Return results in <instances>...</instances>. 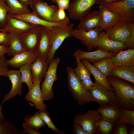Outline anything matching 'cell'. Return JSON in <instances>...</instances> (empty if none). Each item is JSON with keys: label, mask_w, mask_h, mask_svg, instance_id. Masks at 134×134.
<instances>
[{"label": "cell", "mask_w": 134, "mask_h": 134, "mask_svg": "<svg viewBox=\"0 0 134 134\" xmlns=\"http://www.w3.org/2000/svg\"><path fill=\"white\" fill-rule=\"evenodd\" d=\"M73 132L74 134H88L81 126L75 123L73 124Z\"/></svg>", "instance_id": "cell-46"}, {"label": "cell", "mask_w": 134, "mask_h": 134, "mask_svg": "<svg viewBox=\"0 0 134 134\" xmlns=\"http://www.w3.org/2000/svg\"><path fill=\"white\" fill-rule=\"evenodd\" d=\"M127 24L130 28L131 34L128 39L124 43L127 48L134 49V22Z\"/></svg>", "instance_id": "cell-41"}, {"label": "cell", "mask_w": 134, "mask_h": 134, "mask_svg": "<svg viewBox=\"0 0 134 134\" xmlns=\"http://www.w3.org/2000/svg\"><path fill=\"white\" fill-rule=\"evenodd\" d=\"M133 125H132L131 127L129 129H128V133L129 134H134V127Z\"/></svg>", "instance_id": "cell-52"}, {"label": "cell", "mask_w": 134, "mask_h": 134, "mask_svg": "<svg viewBox=\"0 0 134 134\" xmlns=\"http://www.w3.org/2000/svg\"><path fill=\"white\" fill-rule=\"evenodd\" d=\"M100 32L99 27L88 31L73 29L71 35L72 36L80 40L89 51L97 47V41Z\"/></svg>", "instance_id": "cell-10"}, {"label": "cell", "mask_w": 134, "mask_h": 134, "mask_svg": "<svg viewBox=\"0 0 134 134\" xmlns=\"http://www.w3.org/2000/svg\"><path fill=\"white\" fill-rule=\"evenodd\" d=\"M68 87L74 100L80 106L95 101L89 91L83 87L81 80L70 67H67Z\"/></svg>", "instance_id": "cell-2"}, {"label": "cell", "mask_w": 134, "mask_h": 134, "mask_svg": "<svg viewBox=\"0 0 134 134\" xmlns=\"http://www.w3.org/2000/svg\"><path fill=\"white\" fill-rule=\"evenodd\" d=\"M8 66L5 57L0 58V76L3 75L7 77L9 70Z\"/></svg>", "instance_id": "cell-43"}, {"label": "cell", "mask_w": 134, "mask_h": 134, "mask_svg": "<svg viewBox=\"0 0 134 134\" xmlns=\"http://www.w3.org/2000/svg\"><path fill=\"white\" fill-rule=\"evenodd\" d=\"M13 15L16 18L28 23L48 27L53 26H63L68 24L69 22L65 21L54 23L39 18L32 12L22 15Z\"/></svg>", "instance_id": "cell-19"}, {"label": "cell", "mask_w": 134, "mask_h": 134, "mask_svg": "<svg viewBox=\"0 0 134 134\" xmlns=\"http://www.w3.org/2000/svg\"><path fill=\"white\" fill-rule=\"evenodd\" d=\"M50 36L49 28L43 26L39 43L35 52L38 57L46 61L52 47L50 42Z\"/></svg>", "instance_id": "cell-18"}, {"label": "cell", "mask_w": 134, "mask_h": 134, "mask_svg": "<svg viewBox=\"0 0 134 134\" xmlns=\"http://www.w3.org/2000/svg\"><path fill=\"white\" fill-rule=\"evenodd\" d=\"M41 81L34 83L32 88L29 90L25 97L28 101H30L34 104L35 108L39 111L47 109V106L44 103L40 87Z\"/></svg>", "instance_id": "cell-20"}, {"label": "cell", "mask_w": 134, "mask_h": 134, "mask_svg": "<svg viewBox=\"0 0 134 134\" xmlns=\"http://www.w3.org/2000/svg\"><path fill=\"white\" fill-rule=\"evenodd\" d=\"M30 5L32 12L37 16L50 22L54 13L58 9L57 6L49 5L41 0H33Z\"/></svg>", "instance_id": "cell-13"}, {"label": "cell", "mask_w": 134, "mask_h": 134, "mask_svg": "<svg viewBox=\"0 0 134 134\" xmlns=\"http://www.w3.org/2000/svg\"><path fill=\"white\" fill-rule=\"evenodd\" d=\"M12 37L9 46L8 47L7 53L9 56H13L18 54L26 51L25 48L19 37V34L10 33Z\"/></svg>", "instance_id": "cell-27"}, {"label": "cell", "mask_w": 134, "mask_h": 134, "mask_svg": "<svg viewBox=\"0 0 134 134\" xmlns=\"http://www.w3.org/2000/svg\"><path fill=\"white\" fill-rule=\"evenodd\" d=\"M121 0H103V2L105 4L114 3L120 1Z\"/></svg>", "instance_id": "cell-51"}, {"label": "cell", "mask_w": 134, "mask_h": 134, "mask_svg": "<svg viewBox=\"0 0 134 134\" xmlns=\"http://www.w3.org/2000/svg\"><path fill=\"white\" fill-rule=\"evenodd\" d=\"M83 64L87 68L96 80L101 84L107 89L114 92V90L109 84L107 78L97 68L91 64L88 60L83 59L81 60Z\"/></svg>", "instance_id": "cell-25"}, {"label": "cell", "mask_w": 134, "mask_h": 134, "mask_svg": "<svg viewBox=\"0 0 134 134\" xmlns=\"http://www.w3.org/2000/svg\"><path fill=\"white\" fill-rule=\"evenodd\" d=\"M127 124H115L112 133L113 134H128V127Z\"/></svg>", "instance_id": "cell-40"}, {"label": "cell", "mask_w": 134, "mask_h": 134, "mask_svg": "<svg viewBox=\"0 0 134 134\" xmlns=\"http://www.w3.org/2000/svg\"><path fill=\"white\" fill-rule=\"evenodd\" d=\"M12 36L10 33L5 32H0V45L7 47L9 45Z\"/></svg>", "instance_id": "cell-42"}, {"label": "cell", "mask_w": 134, "mask_h": 134, "mask_svg": "<svg viewBox=\"0 0 134 134\" xmlns=\"http://www.w3.org/2000/svg\"><path fill=\"white\" fill-rule=\"evenodd\" d=\"M9 8L5 0H0V29L3 28L7 23V16Z\"/></svg>", "instance_id": "cell-38"}, {"label": "cell", "mask_w": 134, "mask_h": 134, "mask_svg": "<svg viewBox=\"0 0 134 134\" xmlns=\"http://www.w3.org/2000/svg\"><path fill=\"white\" fill-rule=\"evenodd\" d=\"M103 0H73L67 10L70 18L80 21L91 11L94 5L100 4Z\"/></svg>", "instance_id": "cell-7"}, {"label": "cell", "mask_w": 134, "mask_h": 134, "mask_svg": "<svg viewBox=\"0 0 134 134\" xmlns=\"http://www.w3.org/2000/svg\"><path fill=\"white\" fill-rule=\"evenodd\" d=\"M35 52L25 51L16 54L9 60H7L8 65L12 67L18 68L27 64H32L38 58Z\"/></svg>", "instance_id": "cell-21"}, {"label": "cell", "mask_w": 134, "mask_h": 134, "mask_svg": "<svg viewBox=\"0 0 134 134\" xmlns=\"http://www.w3.org/2000/svg\"><path fill=\"white\" fill-rule=\"evenodd\" d=\"M110 11L118 14L123 21L127 23L134 22V0H121L117 2L105 4Z\"/></svg>", "instance_id": "cell-8"}, {"label": "cell", "mask_w": 134, "mask_h": 134, "mask_svg": "<svg viewBox=\"0 0 134 134\" xmlns=\"http://www.w3.org/2000/svg\"><path fill=\"white\" fill-rule=\"evenodd\" d=\"M115 124L112 121L101 117L98 126L96 134H111Z\"/></svg>", "instance_id": "cell-35"}, {"label": "cell", "mask_w": 134, "mask_h": 134, "mask_svg": "<svg viewBox=\"0 0 134 134\" xmlns=\"http://www.w3.org/2000/svg\"><path fill=\"white\" fill-rule=\"evenodd\" d=\"M100 24L99 11H95L89 13L80 20L76 29L88 31L99 27Z\"/></svg>", "instance_id": "cell-23"}, {"label": "cell", "mask_w": 134, "mask_h": 134, "mask_svg": "<svg viewBox=\"0 0 134 134\" xmlns=\"http://www.w3.org/2000/svg\"></svg>", "instance_id": "cell-54"}, {"label": "cell", "mask_w": 134, "mask_h": 134, "mask_svg": "<svg viewBox=\"0 0 134 134\" xmlns=\"http://www.w3.org/2000/svg\"><path fill=\"white\" fill-rule=\"evenodd\" d=\"M8 47L0 45V58L5 57L4 55L7 52Z\"/></svg>", "instance_id": "cell-48"}, {"label": "cell", "mask_w": 134, "mask_h": 134, "mask_svg": "<svg viewBox=\"0 0 134 134\" xmlns=\"http://www.w3.org/2000/svg\"><path fill=\"white\" fill-rule=\"evenodd\" d=\"M120 109L118 105H115L104 108H99L97 110L102 117L110 120L115 124Z\"/></svg>", "instance_id": "cell-30"}, {"label": "cell", "mask_w": 134, "mask_h": 134, "mask_svg": "<svg viewBox=\"0 0 134 134\" xmlns=\"http://www.w3.org/2000/svg\"><path fill=\"white\" fill-rule=\"evenodd\" d=\"M60 61L59 58H54L49 65L44 80L40 87L44 100H50L53 98L52 87L54 82L58 79L57 69Z\"/></svg>", "instance_id": "cell-5"}, {"label": "cell", "mask_w": 134, "mask_h": 134, "mask_svg": "<svg viewBox=\"0 0 134 134\" xmlns=\"http://www.w3.org/2000/svg\"><path fill=\"white\" fill-rule=\"evenodd\" d=\"M7 77L10 81L12 84L11 89L8 93L4 95L1 105L12 98H15L17 95H21L22 93L21 74L20 70L12 69L8 70Z\"/></svg>", "instance_id": "cell-14"}, {"label": "cell", "mask_w": 134, "mask_h": 134, "mask_svg": "<svg viewBox=\"0 0 134 134\" xmlns=\"http://www.w3.org/2000/svg\"><path fill=\"white\" fill-rule=\"evenodd\" d=\"M113 66H134V49L121 50L112 58Z\"/></svg>", "instance_id": "cell-22"}, {"label": "cell", "mask_w": 134, "mask_h": 134, "mask_svg": "<svg viewBox=\"0 0 134 134\" xmlns=\"http://www.w3.org/2000/svg\"><path fill=\"white\" fill-rule=\"evenodd\" d=\"M9 8L8 14L12 15H20L30 13L31 10L18 0H5Z\"/></svg>", "instance_id": "cell-28"}, {"label": "cell", "mask_w": 134, "mask_h": 134, "mask_svg": "<svg viewBox=\"0 0 134 134\" xmlns=\"http://www.w3.org/2000/svg\"><path fill=\"white\" fill-rule=\"evenodd\" d=\"M117 53L115 52H105L98 48L96 50L91 52H86L80 49L77 50L73 53V55L76 58H79L81 60L86 59L94 63L105 57H113Z\"/></svg>", "instance_id": "cell-17"}, {"label": "cell", "mask_w": 134, "mask_h": 134, "mask_svg": "<svg viewBox=\"0 0 134 134\" xmlns=\"http://www.w3.org/2000/svg\"><path fill=\"white\" fill-rule=\"evenodd\" d=\"M99 8L100 32L103 30L106 31L117 22L122 21L118 14L109 10L103 1L99 6Z\"/></svg>", "instance_id": "cell-12"}, {"label": "cell", "mask_w": 134, "mask_h": 134, "mask_svg": "<svg viewBox=\"0 0 134 134\" xmlns=\"http://www.w3.org/2000/svg\"><path fill=\"white\" fill-rule=\"evenodd\" d=\"M110 76L119 78L134 84V66H113Z\"/></svg>", "instance_id": "cell-26"}, {"label": "cell", "mask_w": 134, "mask_h": 134, "mask_svg": "<svg viewBox=\"0 0 134 134\" xmlns=\"http://www.w3.org/2000/svg\"><path fill=\"white\" fill-rule=\"evenodd\" d=\"M116 123H126L134 126V110L120 108Z\"/></svg>", "instance_id": "cell-33"}, {"label": "cell", "mask_w": 134, "mask_h": 134, "mask_svg": "<svg viewBox=\"0 0 134 134\" xmlns=\"http://www.w3.org/2000/svg\"><path fill=\"white\" fill-rule=\"evenodd\" d=\"M31 64H27L20 66V70L21 74V81L27 85L29 90L33 87L34 83L33 81L31 69Z\"/></svg>", "instance_id": "cell-31"}, {"label": "cell", "mask_w": 134, "mask_h": 134, "mask_svg": "<svg viewBox=\"0 0 134 134\" xmlns=\"http://www.w3.org/2000/svg\"><path fill=\"white\" fill-rule=\"evenodd\" d=\"M49 64L46 61L38 57L31 65L32 77L33 83L41 81L47 71Z\"/></svg>", "instance_id": "cell-24"}, {"label": "cell", "mask_w": 134, "mask_h": 134, "mask_svg": "<svg viewBox=\"0 0 134 134\" xmlns=\"http://www.w3.org/2000/svg\"><path fill=\"white\" fill-rule=\"evenodd\" d=\"M81 82L83 87L89 91L94 86V83L92 82L91 79L82 80Z\"/></svg>", "instance_id": "cell-45"}, {"label": "cell", "mask_w": 134, "mask_h": 134, "mask_svg": "<svg viewBox=\"0 0 134 134\" xmlns=\"http://www.w3.org/2000/svg\"><path fill=\"white\" fill-rule=\"evenodd\" d=\"M22 131L7 121H0V134H21Z\"/></svg>", "instance_id": "cell-36"}, {"label": "cell", "mask_w": 134, "mask_h": 134, "mask_svg": "<svg viewBox=\"0 0 134 134\" xmlns=\"http://www.w3.org/2000/svg\"><path fill=\"white\" fill-rule=\"evenodd\" d=\"M107 78L117 97L118 106L121 109L134 110V84L115 76Z\"/></svg>", "instance_id": "cell-1"}, {"label": "cell", "mask_w": 134, "mask_h": 134, "mask_svg": "<svg viewBox=\"0 0 134 134\" xmlns=\"http://www.w3.org/2000/svg\"><path fill=\"white\" fill-rule=\"evenodd\" d=\"M97 47L105 52L116 53L127 49L124 43L109 39L104 31L100 33L97 41Z\"/></svg>", "instance_id": "cell-16"}, {"label": "cell", "mask_w": 134, "mask_h": 134, "mask_svg": "<svg viewBox=\"0 0 134 134\" xmlns=\"http://www.w3.org/2000/svg\"><path fill=\"white\" fill-rule=\"evenodd\" d=\"M51 0L53 2L56 3V0Z\"/></svg>", "instance_id": "cell-53"}, {"label": "cell", "mask_w": 134, "mask_h": 134, "mask_svg": "<svg viewBox=\"0 0 134 134\" xmlns=\"http://www.w3.org/2000/svg\"><path fill=\"white\" fill-rule=\"evenodd\" d=\"M24 4L28 6L30 5L33 0H18Z\"/></svg>", "instance_id": "cell-49"}, {"label": "cell", "mask_w": 134, "mask_h": 134, "mask_svg": "<svg viewBox=\"0 0 134 134\" xmlns=\"http://www.w3.org/2000/svg\"><path fill=\"white\" fill-rule=\"evenodd\" d=\"M74 25L72 23L63 26L49 27L50 40L52 47L46 61L49 65L54 59L57 50L67 38L72 36L71 33Z\"/></svg>", "instance_id": "cell-3"}, {"label": "cell", "mask_w": 134, "mask_h": 134, "mask_svg": "<svg viewBox=\"0 0 134 134\" xmlns=\"http://www.w3.org/2000/svg\"><path fill=\"white\" fill-rule=\"evenodd\" d=\"M112 57H105L92 64L98 69L107 78L110 75L113 67L111 59Z\"/></svg>", "instance_id": "cell-32"}, {"label": "cell", "mask_w": 134, "mask_h": 134, "mask_svg": "<svg viewBox=\"0 0 134 134\" xmlns=\"http://www.w3.org/2000/svg\"><path fill=\"white\" fill-rule=\"evenodd\" d=\"M94 83V87L89 92L95 101L98 103L99 108L118 106V99L114 92L109 91L96 80Z\"/></svg>", "instance_id": "cell-4"}, {"label": "cell", "mask_w": 134, "mask_h": 134, "mask_svg": "<svg viewBox=\"0 0 134 134\" xmlns=\"http://www.w3.org/2000/svg\"><path fill=\"white\" fill-rule=\"evenodd\" d=\"M64 9L59 8L53 14L51 22L58 23L65 21H69Z\"/></svg>", "instance_id": "cell-39"}, {"label": "cell", "mask_w": 134, "mask_h": 134, "mask_svg": "<svg viewBox=\"0 0 134 134\" xmlns=\"http://www.w3.org/2000/svg\"><path fill=\"white\" fill-rule=\"evenodd\" d=\"M42 27L36 25L29 31L20 34V39L26 51L35 52L39 43Z\"/></svg>", "instance_id": "cell-9"}, {"label": "cell", "mask_w": 134, "mask_h": 134, "mask_svg": "<svg viewBox=\"0 0 134 134\" xmlns=\"http://www.w3.org/2000/svg\"><path fill=\"white\" fill-rule=\"evenodd\" d=\"M106 32L110 39L123 43L128 39L131 34L130 27L127 23L122 20L116 23Z\"/></svg>", "instance_id": "cell-11"}, {"label": "cell", "mask_w": 134, "mask_h": 134, "mask_svg": "<svg viewBox=\"0 0 134 134\" xmlns=\"http://www.w3.org/2000/svg\"><path fill=\"white\" fill-rule=\"evenodd\" d=\"M23 125L38 130L46 126V124L38 112L34 115H29L24 117Z\"/></svg>", "instance_id": "cell-29"}, {"label": "cell", "mask_w": 134, "mask_h": 134, "mask_svg": "<svg viewBox=\"0 0 134 134\" xmlns=\"http://www.w3.org/2000/svg\"><path fill=\"white\" fill-rule=\"evenodd\" d=\"M23 126L24 130L23 131H22V134L27 133L29 134H42L38 130L27 126L24 125H23Z\"/></svg>", "instance_id": "cell-47"}, {"label": "cell", "mask_w": 134, "mask_h": 134, "mask_svg": "<svg viewBox=\"0 0 134 134\" xmlns=\"http://www.w3.org/2000/svg\"><path fill=\"white\" fill-rule=\"evenodd\" d=\"M101 117L97 110L91 109L84 114L76 115L74 122L80 125L88 134H96Z\"/></svg>", "instance_id": "cell-6"}, {"label": "cell", "mask_w": 134, "mask_h": 134, "mask_svg": "<svg viewBox=\"0 0 134 134\" xmlns=\"http://www.w3.org/2000/svg\"><path fill=\"white\" fill-rule=\"evenodd\" d=\"M76 58L77 66L73 69L77 76L81 81L91 79V73L82 63L81 60L79 58Z\"/></svg>", "instance_id": "cell-34"}, {"label": "cell", "mask_w": 134, "mask_h": 134, "mask_svg": "<svg viewBox=\"0 0 134 134\" xmlns=\"http://www.w3.org/2000/svg\"><path fill=\"white\" fill-rule=\"evenodd\" d=\"M39 113L46 125L52 131L59 134L65 133L64 132L59 129L55 126L50 118L47 109L39 110Z\"/></svg>", "instance_id": "cell-37"}, {"label": "cell", "mask_w": 134, "mask_h": 134, "mask_svg": "<svg viewBox=\"0 0 134 134\" xmlns=\"http://www.w3.org/2000/svg\"><path fill=\"white\" fill-rule=\"evenodd\" d=\"M6 25L0 31L21 34L27 32L36 25L28 23L19 20L13 15L7 14Z\"/></svg>", "instance_id": "cell-15"}, {"label": "cell", "mask_w": 134, "mask_h": 134, "mask_svg": "<svg viewBox=\"0 0 134 134\" xmlns=\"http://www.w3.org/2000/svg\"><path fill=\"white\" fill-rule=\"evenodd\" d=\"M1 106V105H0V121H5L6 119L1 111L2 109Z\"/></svg>", "instance_id": "cell-50"}, {"label": "cell", "mask_w": 134, "mask_h": 134, "mask_svg": "<svg viewBox=\"0 0 134 134\" xmlns=\"http://www.w3.org/2000/svg\"><path fill=\"white\" fill-rule=\"evenodd\" d=\"M70 0H56V3L57 4L59 8L64 10H68Z\"/></svg>", "instance_id": "cell-44"}]
</instances>
